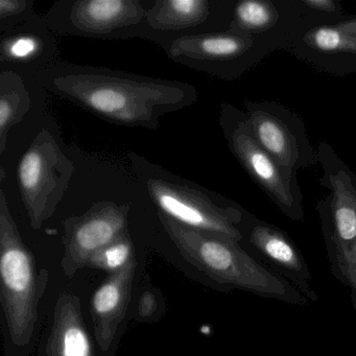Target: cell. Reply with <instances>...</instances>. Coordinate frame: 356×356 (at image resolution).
Here are the masks:
<instances>
[{"mask_svg": "<svg viewBox=\"0 0 356 356\" xmlns=\"http://www.w3.org/2000/svg\"><path fill=\"white\" fill-rule=\"evenodd\" d=\"M301 5L308 11L332 15L334 17L341 13V7L334 0H300Z\"/></svg>", "mask_w": 356, "mask_h": 356, "instance_id": "obj_21", "label": "cell"}, {"mask_svg": "<svg viewBox=\"0 0 356 356\" xmlns=\"http://www.w3.org/2000/svg\"><path fill=\"white\" fill-rule=\"evenodd\" d=\"M35 79L101 120L147 130H158L164 115L191 107L199 95L189 83L64 61L36 72Z\"/></svg>", "mask_w": 356, "mask_h": 356, "instance_id": "obj_1", "label": "cell"}, {"mask_svg": "<svg viewBox=\"0 0 356 356\" xmlns=\"http://www.w3.org/2000/svg\"><path fill=\"white\" fill-rule=\"evenodd\" d=\"M47 275V270L37 275L34 255L22 241L5 191L0 189V299L10 337L17 347L29 345L34 334Z\"/></svg>", "mask_w": 356, "mask_h": 356, "instance_id": "obj_5", "label": "cell"}, {"mask_svg": "<svg viewBox=\"0 0 356 356\" xmlns=\"http://www.w3.org/2000/svg\"><path fill=\"white\" fill-rule=\"evenodd\" d=\"M137 260L133 258L122 270L104 281L91 298L95 335L99 348L108 351L124 321L131 300Z\"/></svg>", "mask_w": 356, "mask_h": 356, "instance_id": "obj_14", "label": "cell"}, {"mask_svg": "<svg viewBox=\"0 0 356 356\" xmlns=\"http://www.w3.org/2000/svg\"><path fill=\"white\" fill-rule=\"evenodd\" d=\"M241 245L258 261L291 282L309 302L318 300L303 254L282 229L248 213L241 226Z\"/></svg>", "mask_w": 356, "mask_h": 356, "instance_id": "obj_12", "label": "cell"}, {"mask_svg": "<svg viewBox=\"0 0 356 356\" xmlns=\"http://www.w3.org/2000/svg\"><path fill=\"white\" fill-rule=\"evenodd\" d=\"M57 35L44 16L36 14L28 22L0 33V63L8 70H32L36 72L59 61Z\"/></svg>", "mask_w": 356, "mask_h": 356, "instance_id": "obj_13", "label": "cell"}, {"mask_svg": "<svg viewBox=\"0 0 356 356\" xmlns=\"http://www.w3.org/2000/svg\"><path fill=\"white\" fill-rule=\"evenodd\" d=\"M133 170L158 211L183 226L224 235L241 243V226L249 212L220 193L181 178L162 166L131 154Z\"/></svg>", "mask_w": 356, "mask_h": 356, "instance_id": "obj_3", "label": "cell"}, {"mask_svg": "<svg viewBox=\"0 0 356 356\" xmlns=\"http://www.w3.org/2000/svg\"><path fill=\"white\" fill-rule=\"evenodd\" d=\"M76 166L49 131L41 130L18 163L20 195L31 227L41 228L67 193Z\"/></svg>", "mask_w": 356, "mask_h": 356, "instance_id": "obj_9", "label": "cell"}, {"mask_svg": "<svg viewBox=\"0 0 356 356\" xmlns=\"http://www.w3.org/2000/svg\"><path fill=\"white\" fill-rule=\"evenodd\" d=\"M49 356H95L76 296H60L47 343Z\"/></svg>", "mask_w": 356, "mask_h": 356, "instance_id": "obj_16", "label": "cell"}, {"mask_svg": "<svg viewBox=\"0 0 356 356\" xmlns=\"http://www.w3.org/2000/svg\"><path fill=\"white\" fill-rule=\"evenodd\" d=\"M289 32L254 35L227 29L172 40L164 49L170 60L213 78L234 81L276 49H285Z\"/></svg>", "mask_w": 356, "mask_h": 356, "instance_id": "obj_6", "label": "cell"}, {"mask_svg": "<svg viewBox=\"0 0 356 356\" xmlns=\"http://www.w3.org/2000/svg\"><path fill=\"white\" fill-rule=\"evenodd\" d=\"M145 0H58L44 17L57 36L115 40L140 38L157 43L147 24Z\"/></svg>", "mask_w": 356, "mask_h": 356, "instance_id": "obj_7", "label": "cell"}, {"mask_svg": "<svg viewBox=\"0 0 356 356\" xmlns=\"http://www.w3.org/2000/svg\"><path fill=\"white\" fill-rule=\"evenodd\" d=\"M210 0H155L147 12V24L165 49L172 40L191 35V30L205 28L213 16Z\"/></svg>", "mask_w": 356, "mask_h": 356, "instance_id": "obj_15", "label": "cell"}, {"mask_svg": "<svg viewBox=\"0 0 356 356\" xmlns=\"http://www.w3.org/2000/svg\"><path fill=\"white\" fill-rule=\"evenodd\" d=\"M341 34L339 56L332 74L345 76L356 72V16L335 22Z\"/></svg>", "mask_w": 356, "mask_h": 356, "instance_id": "obj_19", "label": "cell"}, {"mask_svg": "<svg viewBox=\"0 0 356 356\" xmlns=\"http://www.w3.org/2000/svg\"><path fill=\"white\" fill-rule=\"evenodd\" d=\"M245 106L256 140L287 176L296 178L298 170L318 163L305 124L295 112L274 101H248Z\"/></svg>", "mask_w": 356, "mask_h": 356, "instance_id": "obj_10", "label": "cell"}, {"mask_svg": "<svg viewBox=\"0 0 356 356\" xmlns=\"http://www.w3.org/2000/svg\"><path fill=\"white\" fill-rule=\"evenodd\" d=\"M36 14L35 0H0V33L28 22Z\"/></svg>", "mask_w": 356, "mask_h": 356, "instance_id": "obj_20", "label": "cell"}, {"mask_svg": "<svg viewBox=\"0 0 356 356\" xmlns=\"http://www.w3.org/2000/svg\"><path fill=\"white\" fill-rule=\"evenodd\" d=\"M135 257L134 245L128 232L120 238L97 252L88 264V268H99L114 274Z\"/></svg>", "mask_w": 356, "mask_h": 356, "instance_id": "obj_18", "label": "cell"}, {"mask_svg": "<svg viewBox=\"0 0 356 356\" xmlns=\"http://www.w3.org/2000/svg\"><path fill=\"white\" fill-rule=\"evenodd\" d=\"M130 210V204L97 202L82 216L62 222L64 254L61 268L66 277L72 278L79 270L87 268L97 252L128 232Z\"/></svg>", "mask_w": 356, "mask_h": 356, "instance_id": "obj_11", "label": "cell"}, {"mask_svg": "<svg viewBox=\"0 0 356 356\" xmlns=\"http://www.w3.org/2000/svg\"><path fill=\"white\" fill-rule=\"evenodd\" d=\"M32 107L28 87L13 70L0 72V155L7 149L11 129L19 124Z\"/></svg>", "mask_w": 356, "mask_h": 356, "instance_id": "obj_17", "label": "cell"}, {"mask_svg": "<svg viewBox=\"0 0 356 356\" xmlns=\"http://www.w3.org/2000/svg\"><path fill=\"white\" fill-rule=\"evenodd\" d=\"M220 124L231 153L250 178L293 222H304L303 195L297 178L287 176L254 137L245 111L222 104Z\"/></svg>", "mask_w": 356, "mask_h": 356, "instance_id": "obj_8", "label": "cell"}, {"mask_svg": "<svg viewBox=\"0 0 356 356\" xmlns=\"http://www.w3.org/2000/svg\"><path fill=\"white\" fill-rule=\"evenodd\" d=\"M321 185L328 189L316 204L330 273L350 289L356 312V176L326 141L316 147Z\"/></svg>", "mask_w": 356, "mask_h": 356, "instance_id": "obj_4", "label": "cell"}, {"mask_svg": "<svg viewBox=\"0 0 356 356\" xmlns=\"http://www.w3.org/2000/svg\"><path fill=\"white\" fill-rule=\"evenodd\" d=\"M158 218L181 256L220 289L247 291L289 305L310 303L291 282L258 261L238 241L183 226L160 211Z\"/></svg>", "mask_w": 356, "mask_h": 356, "instance_id": "obj_2", "label": "cell"}, {"mask_svg": "<svg viewBox=\"0 0 356 356\" xmlns=\"http://www.w3.org/2000/svg\"><path fill=\"white\" fill-rule=\"evenodd\" d=\"M157 300L151 291L141 296L138 303V314L143 318H149L157 310Z\"/></svg>", "mask_w": 356, "mask_h": 356, "instance_id": "obj_22", "label": "cell"}]
</instances>
